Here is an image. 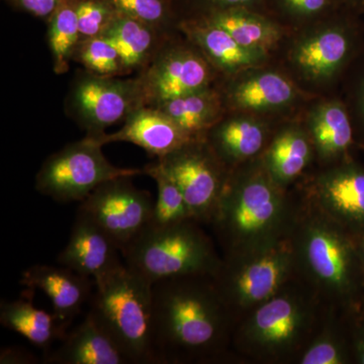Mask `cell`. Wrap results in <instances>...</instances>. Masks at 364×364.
Returning a JSON list of instances; mask_svg holds the SVG:
<instances>
[{
    "label": "cell",
    "mask_w": 364,
    "mask_h": 364,
    "mask_svg": "<svg viewBox=\"0 0 364 364\" xmlns=\"http://www.w3.org/2000/svg\"><path fill=\"white\" fill-rule=\"evenodd\" d=\"M97 139L85 136L47 158L36 176V191L58 203L83 202L105 181L140 176L143 169L112 165Z\"/></svg>",
    "instance_id": "cell-8"
},
{
    "label": "cell",
    "mask_w": 364,
    "mask_h": 364,
    "mask_svg": "<svg viewBox=\"0 0 364 364\" xmlns=\"http://www.w3.org/2000/svg\"><path fill=\"white\" fill-rule=\"evenodd\" d=\"M351 111V121H354L364 143V70L359 74L352 90Z\"/></svg>",
    "instance_id": "cell-37"
},
{
    "label": "cell",
    "mask_w": 364,
    "mask_h": 364,
    "mask_svg": "<svg viewBox=\"0 0 364 364\" xmlns=\"http://www.w3.org/2000/svg\"><path fill=\"white\" fill-rule=\"evenodd\" d=\"M200 20L224 28L244 47L267 53L277 46L282 36L277 23L259 14L251 13L246 7L218 11Z\"/></svg>",
    "instance_id": "cell-27"
},
{
    "label": "cell",
    "mask_w": 364,
    "mask_h": 364,
    "mask_svg": "<svg viewBox=\"0 0 364 364\" xmlns=\"http://www.w3.org/2000/svg\"><path fill=\"white\" fill-rule=\"evenodd\" d=\"M326 312L310 287L296 277L237 323L232 343L254 360L296 363L320 329Z\"/></svg>",
    "instance_id": "cell-4"
},
{
    "label": "cell",
    "mask_w": 364,
    "mask_h": 364,
    "mask_svg": "<svg viewBox=\"0 0 364 364\" xmlns=\"http://www.w3.org/2000/svg\"><path fill=\"white\" fill-rule=\"evenodd\" d=\"M133 178L122 176L105 181L78 208L116 242L121 252L149 226L154 210L152 195L136 188Z\"/></svg>",
    "instance_id": "cell-12"
},
{
    "label": "cell",
    "mask_w": 364,
    "mask_h": 364,
    "mask_svg": "<svg viewBox=\"0 0 364 364\" xmlns=\"http://www.w3.org/2000/svg\"><path fill=\"white\" fill-rule=\"evenodd\" d=\"M355 43V33L346 26H322L294 43L291 62L309 80H328L339 73L351 59Z\"/></svg>",
    "instance_id": "cell-14"
},
{
    "label": "cell",
    "mask_w": 364,
    "mask_h": 364,
    "mask_svg": "<svg viewBox=\"0 0 364 364\" xmlns=\"http://www.w3.org/2000/svg\"><path fill=\"white\" fill-rule=\"evenodd\" d=\"M142 107L135 76L105 77L86 70L76 72L65 98L67 116L95 138Z\"/></svg>",
    "instance_id": "cell-10"
},
{
    "label": "cell",
    "mask_w": 364,
    "mask_h": 364,
    "mask_svg": "<svg viewBox=\"0 0 364 364\" xmlns=\"http://www.w3.org/2000/svg\"><path fill=\"white\" fill-rule=\"evenodd\" d=\"M95 139L102 146L117 142L134 144L157 159L196 138L186 133L157 107H142L129 114L119 130Z\"/></svg>",
    "instance_id": "cell-18"
},
{
    "label": "cell",
    "mask_w": 364,
    "mask_h": 364,
    "mask_svg": "<svg viewBox=\"0 0 364 364\" xmlns=\"http://www.w3.org/2000/svg\"><path fill=\"white\" fill-rule=\"evenodd\" d=\"M306 131L321 161L332 165L349 158L354 128L350 114L341 102H326L314 107Z\"/></svg>",
    "instance_id": "cell-23"
},
{
    "label": "cell",
    "mask_w": 364,
    "mask_h": 364,
    "mask_svg": "<svg viewBox=\"0 0 364 364\" xmlns=\"http://www.w3.org/2000/svg\"><path fill=\"white\" fill-rule=\"evenodd\" d=\"M267 126L255 117L227 114L205 134V140L228 169L261 156L267 148Z\"/></svg>",
    "instance_id": "cell-20"
},
{
    "label": "cell",
    "mask_w": 364,
    "mask_h": 364,
    "mask_svg": "<svg viewBox=\"0 0 364 364\" xmlns=\"http://www.w3.org/2000/svg\"><path fill=\"white\" fill-rule=\"evenodd\" d=\"M235 327L212 275H184L153 284L158 364L222 360L233 341Z\"/></svg>",
    "instance_id": "cell-1"
},
{
    "label": "cell",
    "mask_w": 364,
    "mask_h": 364,
    "mask_svg": "<svg viewBox=\"0 0 364 364\" xmlns=\"http://www.w3.org/2000/svg\"><path fill=\"white\" fill-rule=\"evenodd\" d=\"M0 323L6 329L18 333L47 354L52 345L66 336L67 326L54 313L37 308L32 296L16 301H2Z\"/></svg>",
    "instance_id": "cell-25"
},
{
    "label": "cell",
    "mask_w": 364,
    "mask_h": 364,
    "mask_svg": "<svg viewBox=\"0 0 364 364\" xmlns=\"http://www.w3.org/2000/svg\"><path fill=\"white\" fill-rule=\"evenodd\" d=\"M299 205L259 156L230 170L210 225L224 255L249 252L289 238Z\"/></svg>",
    "instance_id": "cell-2"
},
{
    "label": "cell",
    "mask_w": 364,
    "mask_h": 364,
    "mask_svg": "<svg viewBox=\"0 0 364 364\" xmlns=\"http://www.w3.org/2000/svg\"><path fill=\"white\" fill-rule=\"evenodd\" d=\"M78 0H61L48 18V45L51 52L53 70L57 75L68 72L80 41L77 11Z\"/></svg>",
    "instance_id": "cell-28"
},
{
    "label": "cell",
    "mask_w": 364,
    "mask_h": 364,
    "mask_svg": "<svg viewBox=\"0 0 364 364\" xmlns=\"http://www.w3.org/2000/svg\"><path fill=\"white\" fill-rule=\"evenodd\" d=\"M21 286L40 291L51 301L53 313L67 327L90 303L95 282L70 268L60 265H33L21 274Z\"/></svg>",
    "instance_id": "cell-17"
},
{
    "label": "cell",
    "mask_w": 364,
    "mask_h": 364,
    "mask_svg": "<svg viewBox=\"0 0 364 364\" xmlns=\"http://www.w3.org/2000/svg\"><path fill=\"white\" fill-rule=\"evenodd\" d=\"M173 33L119 13L102 37L114 46L123 60L127 76H130L143 70Z\"/></svg>",
    "instance_id": "cell-22"
},
{
    "label": "cell",
    "mask_w": 364,
    "mask_h": 364,
    "mask_svg": "<svg viewBox=\"0 0 364 364\" xmlns=\"http://www.w3.org/2000/svg\"><path fill=\"white\" fill-rule=\"evenodd\" d=\"M76 11L80 41L104 35L119 13L109 0H78Z\"/></svg>",
    "instance_id": "cell-33"
},
{
    "label": "cell",
    "mask_w": 364,
    "mask_h": 364,
    "mask_svg": "<svg viewBox=\"0 0 364 364\" xmlns=\"http://www.w3.org/2000/svg\"><path fill=\"white\" fill-rule=\"evenodd\" d=\"M1 364H36L38 358L20 347H4L0 353Z\"/></svg>",
    "instance_id": "cell-38"
},
{
    "label": "cell",
    "mask_w": 364,
    "mask_h": 364,
    "mask_svg": "<svg viewBox=\"0 0 364 364\" xmlns=\"http://www.w3.org/2000/svg\"><path fill=\"white\" fill-rule=\"evenodd\" d=\"M119 13L145 21L163 32H178L170 0H109Z\"/></svg>",
    "instance_id": "cell-32"
},
{
    "label": "cell",
    "mask_w": 364,
    "mask_h": 364,
    "mask_svg": "<svg viewBox=\"0 0 364 364\" xmlns=\"http://www.w3.org/2000/svg\"><path fill=\"white\" fill-rule=\"evenodd\" d=\"M341 314L328 311L315 336L306 345L296 363L299 364H345L350 360L341 323Z\"/></svg>",
    "instance_id": "cell-29"
},
{
    "label": "cell",
    "mask_w": 364,
    "mask_h": 364,
    "mask_svg": "<svg viewBox=\"0 0 364 364\" xmlns=\"http://www.w3.org/2000/svg\"><path fill=\"white\" fill-rule=\"evenodd\" d=\"M6 1L18 11L32 14L36 18L48 20L61 0H6Z\"/></svg>",
    "instance_id": "cell-36"
},
{
    "label": "cell",
    "mask_w": 364,
    "mask_h": 364,
    "mask_svg": "<svg viewBox=\"0 0 364 364\" xmlns=\"http://www.w3.org/2000/svg\"><path fill=\"white\" fill-rule=\"evenodd\" d=\"M296 279L310 287L326 310L348 315L364 303V272L358 241L299 198L289 234Z\"/></svg>",
    "instance_id": "cell-3"
},
{
    "label": "cell",
    "mask_w": 364,
    "mask_h": 364,
    "mask_svg": "<svg viewBox=\"0 0 364 364\" xmlns=\"http://www.w3.org/2000/svg\"><path fill=\"white\" fill-rule=\"evenodd\" d=\"M153 107L164 112L193 138L205 136L227 112L217 85Z\"/></svg>",
    "instance_id": "cell-26"
},
{
    "label": "cell",
    "mask_w": 364,
    "mask_h": 364,
    "mask_svg": "<svg viewBox=\"0 0 364 364\" xmlns=\"http://www.w3.org/2000/svg\"><path fill=\"white\" fill-rule=\"evenodd\" d=\"M218 85L227 111L272 112L293 104L296 90L293 83L274 71L240 72L227 76Z\"/></svg>",
    "instance_id": "cell-16"
},
{
    "label": "cell",
    "mask_w": 364,
    "mask_h": 364,
    "mask_svg": "<svg viewBox=\"0 0 364 364\" xmlns=\"http://www.w3.org/2000/svg\"><path fill=\"white\" fill-rule=\"evenodd\" d=\"M351 348L358 363L364 364V324L359 325L352 335Z\"/></svg>",
    "instance_id": "cell-39"
},
{
    "label": "cell",
    "mask_w": 364,
    "mask_h": 364,
    "mask_svg": "<svg viewBox=\"0 0 364 364\" xmlns=\"http://www.w3.org/2000/svg\"><path fill=\"white\" fill-rule=\"evenodd\" d=\"M91 317L129 363L158 364L153 341V284L126 264L95 282Z\"/></svg>",
    "instance_id": "cell-5"
},
{
    "label": "cell",
    "mask_w": 364,
    "mask_h": 364,
    "mask_svg": "<svg viewBox=\"0 0 364 364\" xmlns=\"http://www.w3.org/2000/svg\"><path fill=\"white\" fill-rule=\"evenodd\" d=\"M195 220L148 226L122 251L124 264L151 284L184 275H214L222 262L210 237Z\"/></svg>",
    "instance_id": "cell-6"
},
{
    "label": "cell",
    "mask_w": 364,
    "mask_h": 364,
    "mask_svg": "<svg viewBox=\"0 0 364 364\" xmlns=\"http://www.w3.org/2000/svg\"><path fill=\"white\" fill-rule=\"evenodd\" d=\"M46 363L124 364L129 363L121 349L87 313L85 320L48 352Z\"/></svg>",
    "instance_id": "cell-21"
},
{
    "label": "cell",
    "mask_w": 364,
    "mask_h": 364,
    "mask_svg": "<svg viewBox=\"0 0 364 364\" xmlns=\"http://www.w3.org/2000/svg\"><path fill=\"white\" fill-rule=\"evenodd\" d=\"M212 277L237 324L296 279L289 237L267 247L223 256Z\"/></svg>",
    "instance_id": "cell-7"
},
{
    "label": "cell",
    "mask_w": 364,
    "mask_h": 364,
    "mask_svg": "<svg viewBox=\"0 0 364 364\" xmlns=\"http://www.w3.org/2000/svg\"><path fill=\"white\" fill-rule=\"evenodd\" d=\"M328 0H279L280 9L289 16L308 18L322 13Z\"/></svg>",
    "instance_id": "cell-35"
},
{
    "label": "cell",
    "mask_w": 364,
    "mask_h": 364,
    "mask_svg": "<svg viewBox=\"0 0 364 364\" xmlns=\"http://www.w3.org/2000/svg\"><path fill=\"white\" fill-rule=\"evenodd\" d=\"M257 0H170L177 23L200 20L227 9L246 7Z\"/></svg>",
    "instance_id": "cell-34"
},
{
    "label": "cell",
    "mask_w": 364,
    "mask_h": 364,
    "mask_svg": "<svg viewBox=\"0 0 364 364\" xmlns=\"http://www.w3.org/2000/svg\"><path fill=\"white\" fill-rule=\"evenodd\" d=\"M304 198L358 242L364 238V167L347 159L314 177Z\"/></svg>",
    "instance_id": "cell-13"
},
{
    "label": "cell",
    "mask_w": 364,
    "mask_h": 364,
    "mask_svg": "<svg viewBox=\"0 0 364 364\" xmlns=\"http://www.w3.org/2000/svg\"><path fill=\"white\" fill-rule=\"evenodd\" d=\"M314 154L315 148L308 131L291 126L274 136L263 151L261 159L273 181L289 189L308 168Z\"/></svg>",
    "instance_id": "cell-24"
},
{
    "label": "cell",
    "mask_w": 364,
    "mask_h": 364,
    "mask_svg": "<svg viewBox=\"0 0 364 364\" xmlns=\"http://www.w3.org/2000/svg\"><path fill=\"white\" fill-rule=\"evenodd\" d=\"M143 173L154 179L158 189L157 200H155L149 226L167 227L193 220L181 188L163 169L157 159L146 165Z\"/></svg>",
    "instance_id": "cell-30"
},
{
    "label": "cell",
    "mask_w": 364,
    "mask_h": 364,
    "mask_svg": "<svg viewBox=\"0 0 364 364\" xmlns=\"http://www.w3.org/2000/svg\"><path fill=\"white\" fill-rule=\"evenodd\" d=\"M73 62L80 64L85 70L95 75L105 77L127 76L121 55L114 46L102 36L80 41L76 48Z\"/></svg>",
    "instance_id": "cell-31"
},
{
    "label": "cell",
    "mask_w": 364,
    "mask_h": 364,
    "mask_svg": "<svg viewBox=\"0 0 364 364\" xmlns=\"http://www.w3.org/2000/svg\"><path fill=\"white\" fill-rule=\"evenodd\" d=\"M220 76L203 53L179 31L163 43L135 77L144 107H157L214 86Z\"/></svg>",
    "instance_id": "cell-9"
},
{
    "label": "cell",
    "mask_w": 364,
    "mask_h": 364,
    "mask_svg": "<svg viewBox=\"0 0 364 364\" xmlns=\"http://www.w3.org/2000/svg\"><path fill=\"white\" fill-rule=\"evenodd\" d=\"M358 244H359V251H360L361 261H363V272H364V238L361 239V240L358 242Z\"/></svg>",
    "instance_id": "cell-40"
},
{
    "label": "cell",
    "mask_w": 364,
    "mask_h": 364,
    "mask_svg": "<svg viewBox=\"0 0 364 364\" xmlns=\"http://www.w3.org/2000/svg\"><path fill=\"white\" fill-rule=\"evenodd\" d=\"M157 161L181 188L193 220L210 224L230 170L205 136L193 139Z\"/></svg>",
    "instance_id": "cell-11"
},
{
    "label": "cell",
    "mask_w": 364,
    "mask_h": 364,
    "mask_svg": "<svg viewBox=\"0 0 364 364\" xmlns=\"http://www.w3.org/2000/svg\"><path fill=\"white\" fill-rule=\"evenodd\" d=\"M121 249L97 223L78 210L68 243L58 255L59 265L93 282L124 264Z\"/></svg>",
    "instance_id": "cell-15"
},
{
    "label": "cell",
    "mask_w": 364,
    "mask_h": 364,
    "mask_svg": "<svg viewBox=\"0 0 364 364\" xmlns=\"http://www.w3.org/2000/svg\"><path fill=\"white\" fill-rule=\"evenodd\" d=\"M178 30L203 53L221 75H235L267 61V52L244 47L224 28L210 21H181Z\"/></svg>",
    "instance_id": "cell-19"
}]
</instances>
